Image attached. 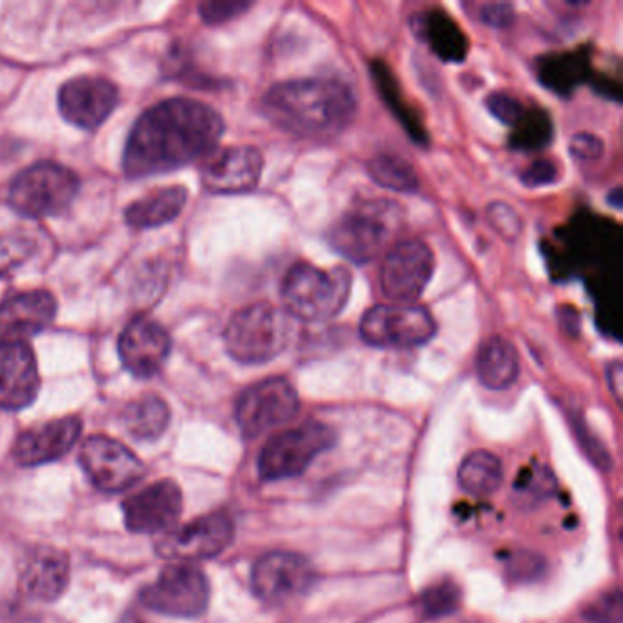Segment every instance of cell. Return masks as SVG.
<instances>
[{"instance_id":"cell-34","label":"cell","mask_w":623,"mask_h":623,"mask_svg":"<svg viewBox=\"0 0 623 623\" xmlns=\"http://www.w3.org/2000/svg\"><path fill=\"white\" fill-rule=\"evenodd\" d=\"M559 170L550 159H537L521 173V181L531 189H539L558 181Z\"/></svg>"},{"instance_id":"cell-16","label":"cell","mask_w":623,"mask_h":623,"mask_svg":"<svg viewBox=\"0 0 623 623\" xmlns=\"http://www.w3.org/2000/svg\"><path fill=\"white\" fill-rule=\"evenodd\" d=\"M264 156L255 147H229L209 154L201 183L211 194H247L260 183Z\"/></svg>"},{"instance_id":"cell-15","label":"cell","mask_w":623,"mask_h":623,"mask_svg":"<svg viewBox=\"0 0 623 623\" xmlns=\"http://www.w3.org/2000/svg\"><path fill=\"white\" fill-rule=\"evenodd\" d=\"M183 510V493L178 482L162 479L123 501L125 525L136 534H168Z\"/></svg>"},{"instance_id":"cell-24","label":"cell","mask_w":623,"mask_h":623,"mask_svg":"<svg viewBox=\"0 0 623 623\" xmlns=\"http://www.w3.org/2000/svg\"><path fill=\"white\" fill-rule=\"evenodd\" d=\"M187 189L185 187H167L157 189L142 200L134 201L126 209V223L131 227L153 229L173 222L183 211L187 203Z\"/></svg>"},{"instance_id":"cell-19","label":"cell","mask_w":623,"mask_h":623,"mask_svg":"<svg viewBox=\"0 0 623 623\" xmlns=\"http://www.w3.org/2000/svg\"><path fill=\"white\" fill-rule=\"evenodd\" d=\"M82 432V421L77 415L54 419L19 435L13 456L22 467H38L65 457L76 446Z\"/></svg>"},{"instance_id":"cell-32","label":"cell","mask_w":623,"mask_h":623,"mask_svg":"<svg viewBox=\"0 0 623 623\" xmlns=\"http://www.w3.org/2000/svg\"><path fill=\"white\" fill-rule=\"evenodd\" d=\"M587 619L592 623H620L622 622V597L619 589L603 594L592 602L586 611Z\"/></svg>"},{"instance_id":"cell-22","label":"cell","mask_w":623,"mask_h":623,"mask_svg":"<svg viewBox=\"0 0 623 623\" xmlns=\"http://www.w3.org/2000/svg\"><path fill=\"white\" fill-rule=\"evenodd\" d=\"M70 581V559L59 548L38 547L27 554L21 572L24 592L41 602H54Z\"/></svg>"},{"instance_id":"cell-3","label":"cell","mask_w":623,"mask_h":623,"mask_svg":"<svg viewBox=\"0 0 623 623\" xmlns=\"http://www.w3.org/2000/svg\"><path fill=\"white\" fill-rule=\"evenodd\" d=\"M404 227V211L396 201L377 198L347 209L333 225L327 240L347 262L366 266L397 244Z\"/></svg>"},{"instance_id":"cell-23","label":"cell","mask_w":623,"mask_h":623,"mask_svg":"<svg viewBox=\"0 0 623 623\" xmlns=\"http://www.w3.org/2000/svg\"><path fill=\"white\" fill-rule=\"evenodd\" d=\"M477 379L488 390H507L520 377V353L504 336H490L476 358Z\"/></svg>"},{"instance_id":"cell-5","label":"cell","mask_w":623,"mask_h":623,"mask_svg":"<svg viewBox=\"0 0 623 623\" xmlns=\"http://www.w3.org/2000/svg\"><path fill=\"white\" fill-rule=\"evenodd\" d=\"M294 320L283 308L258 302L233 314L223 331L227 353L240 364H266L288 349Z\"/></svg>"},{"instance_id":"cell-25","label":"cell","mask_w":623,"mask_h":623,"mask_svg":"<svg viewBox=\"0 0 623 623\" xmlns=\"http://www.w3.org/2000/svg\"><path fill=\"white\" fill-rule=\"evenodd\" d=\"M123 423L132 437L140 441H154L167 430L170 423V410L162 397L147 393L125 408Z\"/></svg>"},{"instance_id":"cell-20","label":"cell","mask_w":623,"mask_h":623,"mask_svg":"<svg viewBox=\"0 0 623 623\" xmlns=\"http://www.w3.org/2000/svg\"><path fill=\"white\" fill-rule=\"evenodd\" d=\"M38 388L37 360L26 342L0 344V408L15 412L30 407Z\"/></svg>"},{"instance_id":"cell-9","label":"cell","mask_w":623,"mask_h":623,"mask_svg":"<svg viewBox=\"0 0 623 623\" xmlns=\"http://www.w3.org/2000/svg\"><path fill=\"white\" fill-rule=\"evenodd\" d=\"M435 256L423 240H401L385 255L380 288L391 304H413L434 277Z\"/></svg>"},{"instance_id":"cell-28","label":"cell","mask_w":623,"mask_h":623,"mask_svg":"<svg viewBox=\"0 0 623 623\" xmlns=\"http://www.w3.org/2000/svg\"><path fill=\"white\" fill-rule=\"evenodd\" d=\"M556 490V481L547 467L532 465L520 471L514 482V493L520 504L539 503L543 499L550 498Z\"/></svg>"},{"instance_id":"cell-8","label":"cell","mask_w":623,"mask_h":623,"mask_svg":"<svg viewBox=\"0 0 623 623\" xmlns=\"http://www.w3.org/2000/svg\"><path fill=\"white\" fill-rule=\"evenodd\" d=\"M437 333L429 310L415 304H379L369 308L358 324V335L380 349H412L424 346Z\"/></svg>"},{"instance_id":"cell-18","label":"cell","mask_w":623,"mask_h":623,"mask_svg":"<svg viewBox=\"0 0 623 623\" xmlns=\"http://www.w3.org/2000/svg\"><path fill=\"white\" fill-rule=\"evenodd\" d=\"M170 353V336L163 325L148 316H136L120 336V357L129 371L140 379L159 374Z\"/></svg>"},{"instance_id":"cell-37","label":"cell","mask_w":623,"mask_h":623,"mask_svg":"<svg viewBox=\"0 0 623 623\" xmlns=\"http://www.w3.org/2000/svg\"><path fill=\"white\" fill-rule=\"evenodd\" d=\"M514 8L504 2H493V4H482L479 8V19L482 24L490 27H509L514 22Z\"/></svg>"},{"instance_id":"cell-4","label":"cell","mask_w":623,"mask_h":623,"mask_svg":"<svg viewBox=\"0 0 623 623\" xmlns=\"http://www.w3.org/2000/svg\"><path fill=\"white\" fill-rule=\"evenodd\" d=\"M352 283V272L346 267L320 269L308 262H297L283 278V311L294 322L305 324L333 320L346 308Z\"/></svg>"},{"instance_id":"cell-35","label":"cell","mask_w":623,"mask_h":623,"mask_svg":"<svg viewBox=\"0 0 623 623\" xmlns=\"http://www.w3.org/2000/svg\"><path fill=\"white\" fill-rule=\"evenodd\" d=\"M488 216H490V223L493 227L498 229L501 236L504 238H515L521 231V220L518 214H515L514 209H510L509 205L504 203H493L490 209H488Z\"/></svg>"},{"instance_id":"cell-30","label":"cell","mask_w":623,"mask_h":623,"mask_svg":"<svg viewBox=\"0 0 623 623\" xmlns=\"http://www.w3.org/2000/svg\"><path fill=\"white\" fill-rule=\"evenodd\" d=\"M33 242L24 236H0V272L21 266L32 255Z\"/></svg>"},{"instance_id":"cell-36","label":"cell","mask_w":623,"mask_h":623,"mask_svg":"<svg viewBox=\"0 0 623 623\" xmlns=\"http://www.w3.org/2000/svg\"><path fill=\"white\" fill-rule=\"evenodd\" d=\"M605 145L600 137L589 132H580L570 140V154L580 162H597L603 156Z\"/></svg>"},{"instance_id":"cell-7","label":"cell","mask_w":623,"mask_h":623,"mask_svg":"<svg viewBox=\"0 0 623 623\" xmlns=\"http://www.w3.org/2000/svg\"><path fill=\"white\" fill-rule=\"evenodd\" d=\"M335 443V430L314 421L272 435L258 457L260 477L266 481H280L300 476Z\"/></svg>"},{"instance_id":"cell-31","label":"cell","mask_w":623,"mask_h":623,"mask_svg":"<svg viewBox=\"0 0 623 623\" xmlns=\"http://www.w3.org/2000/svg\"><path fill=\"white\" fill-rule=\"evenodd\" d=\"M487 109L490 114L496 115L501 123L509 126H515L520 123L521 118L525 115V109L518 99L512 98L509 93L496 92L490 93L487 98Z\"/></svg>"},{"instance_id":"cell-6","label":"cell","mask_w":623,"mask_h":623,"mask_svg":"<svg viewBox=\"0 0 623 623\" xmlns=\"http://www.w3.org/2000/svg\"><path fill=\"white\" fill-rule=\"evenodd\" d=\"M79 179L59 163L44 162L22 170L10 187V205L27 218L57 216L76 200Z\"/></svg>"},{"instance_id":"cell-1","label":"cell","mask_w":623,"mask_h":623,"mask_svg":"<svg viewBox=\"0 0 623 623\" xmlns=\"http://www.w3.org/2000/svg\"><path fill=\"white\" fill-rule=\"evenodd\" d=\"M225 123L209 104L174 98L137 120L126 142L123 168L129 178L170 173L214 153Z\"/></svg>"},{"instance_id":"cell-10","label":"cell","mask_w":623,"mask_h":623,"mask_svg":"<svg viewBox=\"0 0 623 623\" xmlns=\"http://www.w3.org/2000/svg\"><path fill=\"white\" fill-rule=\"evenodd\" d=\"M299 391L291 380L271 377L251 386L236 402V423L247 440L277 429L299 413Z\"/></svg>"},{"instance_id":"cell-29","label":"cell","mask_w":623,"mask_h":623,"mask_svg":"<svg viewBox=\"0 0 623 623\" xmlns=\"http://www.w3.org/2000/svg\"><path fill=\"white\" fill-rule=\"evenodd\" d=\"M461 589L456 581L445 578L424 589L421 594V608L430 619H440V616L456 613L461 605Z\"/></svg>"},{"instance_id":"cell-27","label":"cell","mask_w":623,"mask_h":623,"mask_svg":"<svg viewBox=\"0 0 623 623\" xmlns=\"http://www.w3.org/2000/svg\"><path fill=\"white\" fill-rule=\"evenodd\" d=\"M366 168H368L369 179L382 189L413 194L418 192L419 185H421L418 170L413 168L412 163L396 154H377L369 159Z\"/></svg>"},{"instance_id":"cell-13","label":"cell","mask_w":623,"mask_h":623,"mask_svg":"<svg viewBox=\"0 0 623 623\" xmlns=\"http://www.w3.org/2000/svg\"><path fill=\"white\" fill-rule=\"evenodd\" d=\"M79 463L93 487L103 492H125L145 476L142 459L120 441L110 440L107 435H93L85 441Z\"/></svg>"},{"instance_id":"cell-26","label":"cell","mask_w":623,"mask_h":623,"mask_svg":"<svg viewBox=\"0 0 623 623\" xmlns=\"http://www.w3.org/2000/svg\"><path fill=\"white\" fill-rule=\"evenodd\" d=\"M459 485L474 498H490L503 485V465L492 452H471L459 468Z\"/></svg>"},{"instance_id":"cell-2","label":"cell","mask_w":623,"mask_h":623,"mask_svg":"<svg viewBox=\"0 0 623 623\" xmlns=\"http://www.w3.org/2000/svg\"><path fill=\"white\" fill-rule=\"evenodd\" d=\"M262 112L280 131L308 140H324L352 125L357 115V98L342 81L305 77L269 88L262 99Z\"/></svg>"},{"instance_id":"cell-17","label":"cell","mask_w":623,"mask_h":623,"mask_svg":"<svg viewBox=\"0 0 623 623\" xmlns=\"http://www.w3.org/2000/svg\"><path fill=\"white\" fill-rule=\"evenodd\" d=\"M120 92L104 77H77L59 90V110L66 121L79 129H98L118 107Z\"/></svg>"},{"instance_id":"cell-21","label":"cell","mask_w":623,"mask_h":623,"mask_svg":"<svg viewBox=\"0 0 623 623\" xmlns=\"http://www.w3.org/2000/svg\"><path fill=\"white\" fill-rule=\"evenodd\" d=\"M57 300L48 291H27L0 304V344L24 342L54 322Z\"/></svg>"},{"instance_id":"cell-12","label":"cell","mask_w":623,"mask_h":623,"mask_svg":"<svg viewBox=\"0 0 623 623\" xmlns=\"http://www.w3.org/2000/svg\"><path fill=\"white\" fill-rule=\"evenodd\" d=\"M316 581V572L310 559L297 553H269L253 567L251 586L256 598L267 605L294 602L310 592Z\"/></svg>"},{"instance_id":"cell-33","label":"cell","mask_w":623,"mask_h":623,"mask_svg":"<svg viewBox=\"0 0 623 623\" xmlns=\"http://www.w3.org/2000/svg\"><path fill=\"white\" fill-rule=\"evenodd\" d=\"M251 2H238V0H212V2H203L200 5L201 19L207 24H223V22L233 21L234 16L242 15L249 10Z\"/></svg>"},{"instance_id":"cell-14","label":"cell","mask_w":623,"mask_h":623,"mask_svg":"<svg viewBox=\"0 0 623 623\" xmlns=\"http://www.w3.org/2000/svg\"><path fill=\"white\" fill-rule=\"evenodd\" d=\"M234 523L225 512L201 515L178 531L168 532L157 543V554L176 561L216 558L233 543Z\"/></svg>"},{"instance_id":"cell-11","label":"cell","mask_w":623,"mask_h":623,"mask_svg":"<svg viewBox=\"0 0 623 623\" xmlns=\"http://www.w3.org/2000/svg\"><path fill=\"white\" fill-rule=\"evenodd\" d=\"M142 602L156 613L194 619L209 605V581L196 565L170 564L143 589Z\"/></svg>"},{"instance_id":"cell-38","label":"cell","mask_w":623,"mask_h":623,"mask_svg":"<svg viewBox=\"0 0 623 623\" xmlns=\"http://www.w3.org/2000/svg\"><path fill=\"white\" fill-rule=\"evenodd\" d=\"M509 567L512 569V575L525 578L529 576V570L532 576L537 575V567H542V561H537V556L534 554L521 553L518 554V558L510 559Z\"/></svg>"}]
</instances>
